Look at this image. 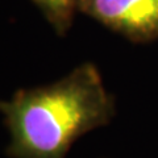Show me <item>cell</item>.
I'll return each mask as SVG.
<instances>
[{
    "mask_svg": "<svg viewBox=\"0 0 158 158\" xmlns=\"http://www.w3.org/2000/svg\"><path fill=\"white\" fill-rule=\"evenodd\" d=\"M11 158H65L73 142L104 127L115 102L92 63H82L46 86L23 88L0 100Z\"/></svg>",
    "mask_w": 158,
    "mask_h": 158,
    "instance_id": "6da1fadb",
    "label": "cell"
},
{
    "mask_svg": "<svg viewBox=\"0 0 158 158\" xmlns=\"http://www.w3.org/2000/svg\"><path fill=\"white\" fill-rule=\"evenodd\" d=\"M79 9L132 41L158 38V0H81Z\"/></svg>",
    "mask_w": 158,
    "mask_h": 158,
    "instance_id": "7a4b0ae2",
    "label": "cell"
},
{
    "mask_svg": "<svg viewBox=\"0 0 158 158\" xmlns=\"http://www.w3.org/2000/svg\"><path fill=\"white\" fill-rule=\"evenodd\" d=\"M49 24L58 34H65L71 27L73 17L79 9L81 0H33Z\"/></svg>",
    "mask_w": 158,
    "mask_h": 158,
    "instance_id": "3957f363",
    "label": "cell"
}]
</instances>
